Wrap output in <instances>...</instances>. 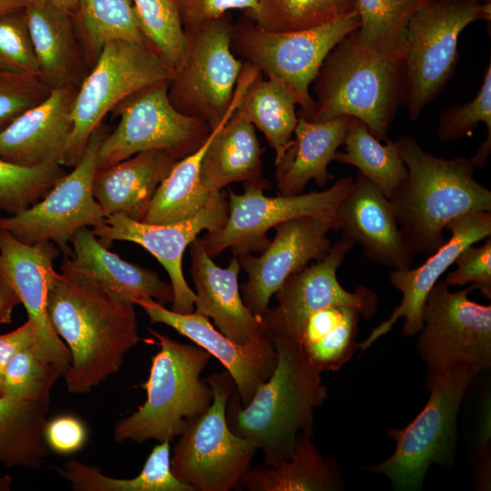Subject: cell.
Wrapping results in <instances>:
<instances>
[{"label":"cell","instance_id":"obj_1","mask_svg":"<svg viewBox=\"0 0 491 491\" xmlns=\"http://www.w3.org/2000/svg\"><path fill=\"white\" fill-rule=\"evenodd\" d=\"M135 306L108 293L65 256L50 284L47 313L71 354L64 376L69 393L89 394L120 370L140 339Z\"/></svg>","mask_w":491,"mask_h":491},{"label":"cell","instance_id":"obj_2","mask_svg":"<svg viewBox=\"0 0 491 491\" xmlns=\"http://www.w3.org/2000/svg\"><path fill=\"white\" fill-rule=\"evenodd\" d=\"M396 143L407 174L388 199L416 254L429 256L440 247L452 220L473 212H491V191L474 178L477 167L472 157L435 156L411 136Z\"/></svg>","mask_w":491,"mask_h":491},{"label":"cell","instance_id":"obj_3","mask_svg":"<svg viewBox=\"0 0 491 491\" xmlns=\"http://www.w3.org/2000/svg\"><path fill=\"white\" fill-rule=\"evenodd\" d=\"M273 341L277 363L266 382L244 406L235 392L226 406L231 431L251 440L264 454L266 466L288 459L298 436H313L314 409L327 397L321 372L315 368L298 344Z\"/></svg>","mask_w":491,"mask_h":491},{"label":"cell","instance_id":"obj_4","mask_svg":"<svg viewBox=\"0 0 491 491\" xmlns=\"http://www.w3.org/2000/svg\"><path fill=\"white\" fill-rule=\"evenodd\" d=\"M312 84L316 108L308 120L354 117L364 122L376 138L386 142L405 103L404 56L366 48L356 30L329 52Z\"/></svg>","mask_w":491,"mask_h":491},{"label":"cell","instance_id":"obj_5","mask_svg":"<svg viewBox=\"0 0 491 491\" xmlns=\"http://www.w3.org/2000/svg\"><path fill=\"white\" fill-rule=\"evenodd\" d=\"M148 332L160 349L152 357L147 380L140 386L146 399L137 410L115 426L116 443L129 440L172 441L182 435L189 421L212 404L210 385L201 379L211 355L204 348L170 338L152 328Z\"/></svg>","mask_w":491,"mask_h":491},{"label":"cell","instance_id":"obj_6","mask_svg":"<svg viewBox=\"0 0 491 491\" xmlns=\"http://www.w3.org/2000/svg\"><path fill=\"white\" fill-rule=\"evenodd\" d=\"M360 25L356 10L325 24L290 32H272L255 23L233 25L231 48L263 75L281 83L310 119L316 104L311 85L329 52Z\"/></svg>","mask_w":491,"mask_h":491},{"label":"cell","instance_id":"obj_7","mask_svg":"<svg viewBox=\"0 0 491 491\" xmlns=\"http://www.w3.org/2000/svg\"><path fill=\"white\" fill-rule=\"evenodd\" d=\"M490 18L491 3L481 0H432L413 15L404 53V105L410 120L420 116L452 77L461 32Z\"/></svg>","mask_w":491,"mask_h":491},{"label":"cell","instance_id":"obj_8","mask_svg":"<svg viewBox=\"0 0 491 491\" xmlns=\"http://www.w3.org/2000/svg\"><path fill=\"white\" fill-rule=\"evenodd\" d=\"M205 380L213 389L212 404L179 436L173 446L171 470L196 491H229L241 487L258 448L234 434L227 424L226 406L235 390L230 374L215 372Z\"/></svg>","mask_w":491,"mask_h":491},{"label":"cell","instance_id":"obj_9","mask_svg":"<svg viewBox=\"0 0 491 491\" xmlns=\"http://www.w3.org/2000/svg\"><path fill=\"white\" fill-rule=\"evenodd\" d=\"M474 285L456 292L438 280L423 311L418 351L426 365V388L457 371L477 375L491 366V306L469 299Z\"/></svg>","mask_w":491,"mask_h":491},{"label":"cell","instance_id":"obj_10","mask_svg":"<svg viewBox=\"0 0 491 491\" xmlns=\"http://www.w3.org/2000/svg\"><path fill=\"white\" fill-rule=\"evenodd\" d=\"M233 25L227 13L186 31L185 57L168 80L173 106L211 130L225 116L244 65L231 48Z\"/></svg>","mask_w":491,"mask_h":491},{"label":"cell","instance_id":"obj_11","mask_svg":"<svg viewBox=\"0 0 491 491\" xmlns=\"http://www.w3.org/2000/svg\"><path fill=\"white\" fill-rule=\"evenodd\" d=\"M171 73L148 45L127 40L106 43L78 86L65 165H76L91 135L110 110L134 93L168 81Z\"/></svg>","mask_w":491,"mask_h":491},{"label":"cell","instance_id":"obj_12","mask_svg":"<svg viewBox=\"0 0 491 491\" xmlns=\"http://www.w3.org/2000/svg\"><path fill=\"white\" fill-rule=\"evenodd\" d=\"M354 179L339 178L329 188L298 195L266 196V179L245 183L242 194L228 191V215L217 231L201 236L209 256L230 248L235 256L264 251L269 244L266 233L279 224L304 215L325 218L336 224V210L352 188Z\"/></svg>","mask_w":491,"mask_h":491},{"label":"cell","instance_id":"obj_13","mask_svg":"<svg viewBox=\"0 0 491 491\" xmlns=\"http://www.w3.org/2000/svg\"><path fill=\"white\" fill-rule=\"evenodd\" d=\"M476 375L457 371L427 389L430 396L416 417L402 429L391 428L394 453L369 470L383 474L399 490H418L433 463L448 465L456 444V418L466 391Z\"/></svg>","mask_w":491,"mask_h":491},{"label":"cell","instance_id":"obj_14","mask_svg":"<svg viewBox=\"0 0 491 491\" xmlns=\"http://www.w3.org/2000/svg\"><path fill=\"white\" fill-rule=\"evenodd\" d=\"M114 109L119 121L100 144L97 169L151 150L166 151L180 160L196 151L212 131L205 121L173 106L168 81L134 93Z\"/></svg>","mask_w":491,"mask_h":491},{"label":"cell","instance_id":"obj_15","mask_svg":"<svg viewBox=\"0 0 491 491\" xmlns=\"http://www.w3.org/2000/svg\"><path fill=\"white\" fill-rule=\"evenodd\" d=\"M105 135L99 126L91 135L85 152L74 169L29 208L0 217V231L27 245L52 242L65 256H69V244L76 231L98 226L105 221L92 188L97 154Z\"/></svg>","mask_w":491,"mask_h":491},{"label":"cell","instance_id":"obj_16","mask_svg":"<svg viewBox=\"0 0 491 491\" xmlns=\"http://www.w3.org/2000/svg\"><path fill=\"white\" fill-rule=\"evenodd\" d=\"M354 246L352 241L341 236L322 259L286 279L275 294L276 306L268 307L262 316L272 337L298 344L308 316L329 306L354 307L365 319L377 312L378 298L375 292L365 286L347 291L337 279V270Z\"/></svg>","mask_w":491,"mask_h":491},{"label":"cell","instance_id":"obj_17","mask_svg":"<svg viewBox=\"0 0 491 491\" xmlns=\"http://www.w3.org/2000/svg\"><path fill=\"white\" fill-rule=\"evenodd\" d=\"M227 215V194L222 190L196 215L181 222L155 225L115 214L105 217L102 225L91 230L107 248L115 241H128L146 249L168 274L174 295L171 310L189 314L194 312L195 293L184 276L183 255L202 231L219 230Z\"/></svg>","mask_w":491,"mask_h":491},{"label":"cell","instance_id":"obj_18","mask_svg":"<svg viewBox=\"0 0 491 491\" xmlns=\"http://www.w3.org/2000/svg\"><path fill=\"white\" fill-rule=\"evenodd\" d=\"M275 229L273 240L259 256L251 253L236 256L247 274L239 286L243 301L261 319L270 299L290 275L327 254L331 247L328 233L336 230L332 221L313 215L286 221Z\"/></svg>","mask_w":491,"mask_h":491},{"label":"cell","instance_id":"obj_19","mask_svg":"<svg viewBox=\"0 0 491 491\" xmlns=\"http://www.w3.org/2000/svg\"><path fill=\"white\" fill-rule=\"evenodd\" d=\"M59 248L52 242L22 243L0 231V268L15 290L35 330L32 348L44 361L53 364L64 376L71 354L55 332L47 313V296L55 274L54 262Z\"/></svg>","mask_w":491,"mask_h":491},{"label":"cell","instance_id":"obj_20","mask_svg":"<svg viewBox=\"0 0 491 491\" xmlns=\"http://www.w3.org/2000/svg\"><path fill=\"white\" fill-rule=\"evenodd\" d=\"M153 324L161 323L189 338L215 356L232 376L242 406L268 380L277 363L271 335L247 344H237L216 330L209 318L195 312L180 314L154 299H136Z\"/></svg>","mask_w":491,"mask_h":491},{"label":"cell","instance_id":"obj_21","mask_svg":"<svg viewBox=\"0 0 491 491\" xmlns=\"http://www.w3.org/2000/svg\"><path fill=\"white\" fill-rule=\"evenodd\" d=\"M448 240L438 247L425 263L416 268L393 269L389 280L402 294V301L387 320L375 327L358 344L362 352L379 337L387 334L399 318H404L403 334L412 336L423 327V311L433 286L468 246L491 235V212H473L447 224Z\"/></svg>","mask_w":491,"mask_h":491},{"label":"cell","instance_id":"obj_22","mask_svg":"<svg viewBox=\"0 0 491 491\" xmlns=\"http://www.w3.org/2000/svg\"><path fill=\"white\" fill-rule=\"evenodd\" d=\"M337 231L357 244L363 256L392 269L411 267L416 253L406 241L388 197L357 173L336 210Z\"/></svg>","mask_w":491,"mask_h":491},{"label":"cell","instance_id":"obj_23","mask_svg":"<svg viewBox=\"0 0 491 491\" xmlns=\"http://www.w3.org/2000/svg\"><path fill=\"white\" fill-rule=\"evenodd\" d=\"M78 86L52 89L0 131V157L21 165H65Z\"/></svg>","mask_w":491,"mask_h":491},{"label":"cell","instance_id":"obj_24","mask_svg":"<svg viewBox=\"0 0 491 491\" xmlns=\"http://www.w3.org/2000/svg\"><path fill=\"white\" fill-rule=\"evenodd\" d=\"M261 74L255 66L245 63L230 107L216 125L199 168L200 185L215 193L232 183H256L262 176L264 149L256 134V127L243 119L235 109L249 84Z\"/></svg>","mask_w":491,"mask_h":491},{"label":"cell","instance_id":"obj_25","mask_svg":"<svg viewBox=\"0 0 491 491\" xmlns=\"http://www.w3.org/2000/svg\"><path fill=\"white\" fill-rule=\"evenodd\" d=\"M189 249L190 273L195 287L194 312L212 318L218 330L237 344L269 336L262 319L243 301L238 258L234 256L226 267L217 266L206 253L201 236L190 244Z\"/></svg>","mask_w":491,"mask_h":491},{"label":"cell","instance_id":"obj_26","mask_svg":"<svg viewBox=\"0 0 491 491\" xmlns=\"http://www.w3.org/2000/svg\"><path fill=\"white\" fill-rule=\"evenodd\" d=\"M25 15L40 79L52 90L79 86L85 56L74 15L48 2L31 0Z\"/></svg>","mask_w":491,"mask_h":491},{"label":"cell","instance_id":"obj_27","mask_svg":"<svg viewBox=\"0 0 491 491\" xmlns=\"http://www.w3.org/2000/svg\"><path fill=\"white\" fill-rule=\"evenodd\" d=\"M178 160L166 151L151 150L96 169L93 195L104 216L123 214L142 222L158 185Z\"/></svg>","mask_w":491,"mask_h":491},{"label":"cell","instance_id":"obj_28","mask_svg":"<svg viewBox=\"0 0 491 491\" xmlns=\"http://www.w3.org/2000/svg\"><path fill=\"white\" fill-rule=\"evenodd\" d=\"M350 117L314 122L298 114L294 138L284 156L275 164L280 195H298L312 180L323 187L333 175L328 165L343 145Z\"/></svg>","mask_w":491,"mask_h":491},{"label":"cell","instance_id":"obj_29","mask_svg":"<svg viewBox=\"0 0 491 491\" xmlns=\"http://www.w3.org/2000/svg\"><path fill=\"white\" fill-rule=\"evenodd\" d=\"M70 244L72 262L111 295L133 303L136 299L172 303L170 283L163 281L155 271L130 264L109 251L89 227L76 231Z\"/></svg>","mask_w":491,"mask_h":491},{"label":"cell","instance_id":"obj_30","mask_svg":"<svg viewBox=\"0 0 491 491\" xmlns=\"http://www.w3.org/2000/svg\"><path fill=\"white\" fill-rule=\"evenodd\" d=\"M341 482L335 461L321 456L312 436H298L292 456L275 466H257L245 474L241 487L249 491H329Z\"/></svg>","mask_w":491,"mask_h":491},{"label":"cell","instance_id":"obj_31","mask_svg":"<svg viewBox=\"0 0 491 491\" xmlns=\"http://www.w3.org/2000/svg\"><path fill=\"white\" fill-rule=\"evenodd\" d=\"M361 316L354 307L334 305L311 314L298 345L319 372L340 369L353 356Z\"/></svg>","mask_w":491,"mask_h":491},{"label":"cell","instance_id":"obj_32","mask_svg":"<svg viewBox=\"0 0 491 491\" xmlns=\"http://www.w3.org/2000/svg\"><path fill=\"white\" fill-rule=\"evenodd\" d=\"M50 403L0 396V462L6 467L40 468L48 455L44 430Z\"/></svg>","mask_w":491,"mask_h":491},{"label":"cell","instance_id":"obj_33","mask_svg":"<svg viewBox=\"0 0 491 491\" xmlns=\"http://www.w3.org/2000/svg\"><path fill=\"white\" fill-rule=\"evenodd\" d=\"M215 127L196 151L174 165L158 185L142 222L167 225L188 219L206 206L218 193L206 190L199 182L201 160Z\"/></svg>","mask_w":491,"mask_h":491},{"label":"cell","instance_id":"obj_34","mask_svg":"<svg viewBox=\"0 0 491 491\" xmlns=\"http://www.w3.org/2000/svg\"><path fill=\"white\" fill-rule=\"evenodd\" d=\"M296 103L289 91L278 81L263 74L247 86L235 112L260 130L275 151L277 163L289 147L298 121Z\"/></svg>","mask_w":491,"mask_h":491},{"label":"cell","instance_id":"obj_35","mask_svg":"<svg viewBox=\"0 0 491 491\" xmlns=\"http://www.w3.org/2000/svg\"><path fill=\"white\" fill-rule=\"evenodd\" d=\"M74 19L85 60L92 65L112 40L148 45L132 0H76Z\"/></svg>","mask_w":491,"mask_h":491},{"label":"cell","instance_id":"obj_36","mask_svg":"<svg viewBox=\"0 0 491 491\" xmlns=\"http://www.w3.org/2000/svg\"><path fill=\"white\" fill-rule=\"evenodd\" d=\"M343 145L334 160L357 168L386 197L406 178L407 170L396 141L382 144L359 119L350 117Z\"/></svg>","mask_w":491,"mask_h":491},{"label":"cell","instance_id":"obj_37","mask_svg":"<svg viewBox=\"0 0 491 491\" xmlns=\"http://www.w3.org/2000/svg\"><path fill=\"white\" fill-rule=\"evenodd\" d=\"M432 0H354L363 45L376 52L404 56L407 25Z\"/></svg>","mask_w":491,"mask_h":491},{"label":"cell","instance_id":"obj_38","mask_svg":"<svg viewBox=\"0 0 491 491\" xmlns=\"http://www.w3.org/2000/svg\"><path fill=\"white\" fill-rule=\"evenodd\" d=\"M55 470L75 491H169L175 483L169 462L155 453L148 456L135 477L128 479L110 477L97 466L74 459Z\"/></svg>","mask_w":491,"mask_h":491},{"label":"cell","instance_id":"obj_39","mask_svg":"<svg viewBox=\"0 0 491 491\" xmlns=\"http://www.w3.org/2000/svg\"><path fill=\"white\" fill-rule=\"evenodd\" d=\"M354 10V0H260L250 17L265 30L290 32L325 24Z\"/></svg>","mask_w":491,"mask_h":491},{"label":"cell","instance_id":"obj_40","mask_svg":"<svg viewBox=\"0 0 491 491\" xmlns=\"http://www.w3.org/2000/svg\"><path fill=\"white\" fill-rule=\"evenodd\" d=\"M148 45L173 71L186 51V35L170 0H132Z\"/></svg>","mask_w":491,"mask_h":491},{"label":"cell","instance_id":"obj_41","mask_svg":"<svg viewBox=\"0 0 491 491\" xmlns=\"http://www.w3.org/2000/svg\"><path fill=\"white\" fill-rule=\"evenodd\" d=\"M65 174L62 165L25 166L0 157V211L12 215L29 208Z\"/></svg>","mask_w":491,"mask_h":491},{"label":"cell","instance_id":"obj_42","mask_svg":"<svg viewBox=\"0 0 491 491\" xmlns=\"http://www.w3.org/2000/svg\"><path fill=\"white\" fill-rule=\"evenodd\" d=\"M61 376L58 368L39 358L32 346L24 348L4 374L0 396L14 401L50 403V392Z\"/></svg>","mask_w":491,"mask_h":491},{"label":"cell","instance_id":"obj_43","mask_svg":"<svg viewBox=\"0 0 491 491\" xmlns=\"http://www.w3.org/2000/svg\"><path fill=\"white\" fill-rule=\"evenodd\" d=\"M483 123L487 135L483 145L491 147V63H488L478 93L470 102L444 111L438 121L437 137L454 141L471 136L478 124Z\"/></svg>","mask_w":491,"mask_h":491},{"label":"cell","instance_id":"obj_44","mask_svg":"<svg viewBox=\"0 0 491 491\" xmlns=\"http://www.w3.org/2000/svg\"><path fill=\"white\" fill-rule=\"evenodd\" d=\"M0 72L39 77L25 10L0 17Z\"/></svg>","mask_w":491,"mask_h":491},{"label":"cell","instance_id":"obj_45","mask_svg":"<svg viewBox=\"0 0 491 491\" xmlns=\"http://www.w3.org/2000/svg\"><path fill=\"white\" fill-rule=\"evenodd\" d=\"M51 89L37 76L0 72V131L45 100Z\"/></svg>","mask_w":491,"mask_h":491},{"label":"cell","instance_id":"obj_46","mask_svg":"<svg viewBox=\"0 0 491 491\" xmlns=\"http://www.w3.org/2000/svg\"><path fill=\"white\" fill-rule=\"evenodd\" d=\"M456 268L444 281L450 286L474 285L487 299L491 298V237L481 246L466 247L456 257Z\"/></svg>","mask_w":491,"mask_h":491},{"label":"cell","instance_id":"obj_47","mask_svg":"<svg viewBox=\"0 0 491 491\" xmlns=\"http://www.w3.org/2000/svg\"><path fill=\"white\" fill-rule=\"evenodd\" d=\"M174 5L185 32L207 21L222 16L231 10L242 9L254 15L260 0H170Z\"/></svg>","mask_w":491,"mask_h":491},{"label":"cell","instance_id":"obj_48","mask_svg":"<svg viewBox=\"0 0 491 491\" xmlns=\"http://www.w3.org/2000/svg\"><path fill=\"white\" fill-rule=\"evenodd\" d=\"M44 435L48 448L63 455L79 451L87 437L84 423L71 415L59 416L47 421Z\"/></svg>","mask_w":491,"mask_h":491},{"label":"cell","instance_id":"obj_49","mask_svg":"<svg viewBox=\"0 0 491 491\" xmlns=\"http://www.w3.org/2000/svg\"><path fill=\"white\" fill-rule=\"evenodd\" d=\"M35 341V330L27 320L15 330L0 335V389L4 374L15 356Z\"/></svg>","mask_w":491,"mask_h":491},{"label":"cell","instance_id":"obj_50","mask_svg":"<svg viewBox=\"0 0 491 491\" xmlns=\"http://www.w3.org/2000/svg\"><path fill=\"white\" fill-rule=\"evenodd\" d=\"M19 304L15 290L0 268V325L12 323L14 308Z\"/></svg>","mask_w":491,"mask_h":491},{"label":"cell","instance_id":"obj_51","mask_svg":"<svg viewBox=\"0 0 491 491\" xmlns=\"http://www.w3.org/2000/svg\"><path fill=\"white\" fill-rule=\"evenodd\" d=\"M31 0H0V17L24 11Z\"/></svg>","mask_w":491,"mask_h":491},{"label":"cell","instance_id":"obj_52","mask_svg":"<svg viewBox=\"0 0 491 491\" xmlns=\"http://www.w3.org/2000/svg\"><path fill=\"white\" fill-rule=\"evenodd\" d=\"M37 1L48 2L57 6H60L67 10L68 12H70L73 15L76 10V0H37Z\"/></svg>","mask_w":491,"mask_h":491},{"label":"cell","instance_id":"obj_53","mask_svg":"<svg viewBox=\"0 0 491 491\" xmlns=\"http://www.w3.org/2000/svg\"><path fill=\"white\" fill-rule=\"evenodd\" d=\"M483 2H489L490 3V0H481Z\"/></svg>","mask_w":491,"mask_h":491}]
</instances>
